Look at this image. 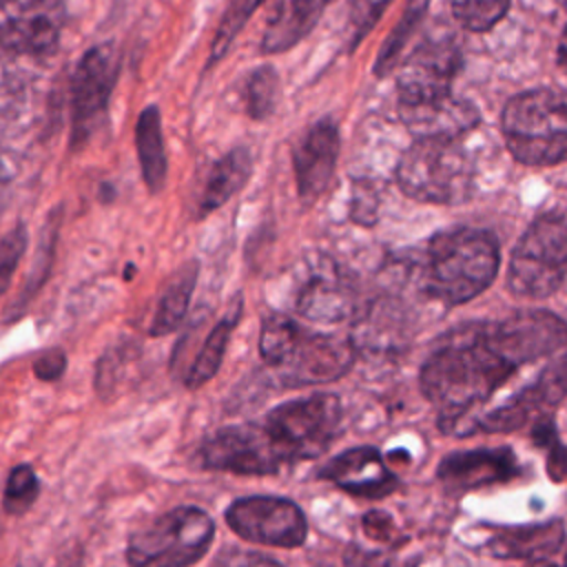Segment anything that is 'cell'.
<instances>
[{
    "instance_id": "cell-35",
    "label": "cell",
    "mask_w": 567,
    "mask_h": 567,
    "mask_svg": "<svg viewBox=\"0 0 567 567\" xmlns=\"http://www.w3.org/2000/svg\"><path fill=\"white\" fill-rule=\"evenodd\" d=\"M346 567H390V558L379 551H368L359 545H350L343 556Z\"/></svg>"
},
{
    "instance_id": "cell-2",
    "label": "cell",
    "mask_w": 567,
    "mask_h": 567,
    "mask_svg": "<svg viewBox=\"0 0 567 567\" xmlns=\"http://www.w3.org/2000/svg\"><path fill=\"white\" fill-rule=\"evenodd\" d=\"M498 272V244L492 233L478 228H452L430 239L423 288L445 303L458 306L481 295Z\"/></svg>"
},
{
    "instance_id": "cell-36",
    "label": "cell",
    "mask_w": 567,
    "mask_h": 567,
    "mask_svg": "<svg viewBox=\"0 0 567 567\" xmlns=\"http://www.w3.org/2000/svg\"><path fill=\"white\" fill-rule=\"evenodd\" d=\"M374 210H377V197L372 190L361 193V186H357V195L352 199V219L359 224H374Z\"/></svg>"
},
{
    "instance_id": "cell-16",
    "label": "cell",
    "mask_w": 567,
    "mask_h": 567,
    "mask_svg": "<svg viewBox=\"0 0 567 567\" xmlns=\"http://www.w3.org/2000/svg\"><path fill=\"white\" fill-rule=\"evenodd\" d=\"M354 359V350L346 339L334 334L301 332L295 354L284 365L286 377L297 383H326L341 377Z\"/></svg>"
},
{
    "instance_id": "cell-26",
    "label": "cell",
    "mask_w": 567,
    "mask_h": 567,
    "mask_svg": "<svg viewBox=\"0 0 567 567\" xmlns=\"http://www.w3.org/2000/svg\"><path fill=\"white\" fill-rule=\"evenodd\" d=\"M301 332L303 330L286 315H270L264 321L261 337H259V352L266 359V363L284 368L295 354Z\"/></svg>"
},
{
    "instance_id": "cell-4",
    "label": "cell",
    "mask_w": 567,
    "mask_h": 567,
    "mask_svg": "<svg viewBox=\"0 0 567 567\" xmlns=\"http://www.w3.org/2000/svg\"><path fill=\"white\" fill-rule=\"evenodd\" d=\"M472 182L474 164L458 140H414L396 166L399 188L416 202L458 204L470 197Z\"/></svg>"
},
{
    "instance_id": "cell-17",
    "label": "cell",
    "mask_w": 567,
    "mask_h": 567,
    "mask_svg": "<svg viewBox=\"0 0 567 567\" xmlns=\"http://www.w3.org/2000/svg\"><path fill=\"white\" fill-rule=\"evenodd\" d=\"M399 115L405 128L414 135V140H421V137L458 140L461 135H465L478 124V111L467 100H461L454 95H447L430 104L399 106Z\"/></svg>"
},
{
    "instance_id": "cell-11",
    "label": "cell",
    "mask_w": 567,
    "mask_h": 567,
    "mask_svg": "<svg viewBox=\"0 0 567 567\" xmlns=\"http://www.w3.org/2000/svg\"><path fill=\"white\" fill-rule=\"evenodd\" d=\"M461 69V51L450 38H430L403 60L396 89L399 106H419L452 95V80Z\"/></svg>"
},
{
    "instance_id": "cell-5",
    "label": "cell",
    "mask_w": 567,
    "mask_h": 567,
    "mask_svg": "<svg viewBox=\"0 0 567 567\" xmlns=\"http://www.w3.org/2000/svg\"><path fill=\"white\" fill-rule=\"evenodd\" d=\"M215 525L197 507H177L140 525L126 547L131 567H188L210 547Z\"/></svg>"
},
{
    "instance_id": "cell-1",
    "label": "cell",
    "mask_w": 567,
    "mask_h": 567,
    "mask_svg": "<svg viewBox=\"0 0 567 567\" xmlns=\"http://www.w3.org/2000/svg\"><path fill=\"white\" fill-rule=\"evenodd\" d=\"M560 354V334L540 310H520L503 321L452 334L421 370V390L436 405L441 427L476 430L481 405L523 368Z\"/></svg>"
},
{
    "instance_id": "cell-3",
    "label": "cell",
    "mask_w": 567,
    "mask_h": 567,
    "mask_svg": "<svg viewBox=\"0 0 567 567\" xmlns=\"http://www.w3.org/2000/svg\"><path fill=\"white\" fill-rule=\"evenodd\" d=\"M509 153L532 166H547L567 157V93L532 89L514 95L501 117Z\"/></svg>"
},
{
    "instance_id": "cell-39",
    "label": "cell",
    "mask_w": 567,
    "mask_h": 567,
    "mask_svg": "<svg viewBox=\"0 0 567 567\" xmlns=\"http://www.w3.org/2000/svg\"><path fill=\"white\" fill-rule=\"evenodd\" d=\"M536 567H556V565H549V563H545V565H536Z\"/></svg>"
},
{
    "instance_id": "cell-34",
    "label": "cell",
    "mask_w": 567,
    "mask_h": 567,
    "mask_svg": "<svg viewBox=\"0 0 567 567\" xmlns=\"http://www.w3.org/2000/svg\"><path fill=\"white\" fill-rule=\"evenodd\" d=\"M64 368H66V357H64L62 350H47V352H42V354L35 359V363H33V372H35V377L42 379V381H55V379H60L62 372H64Z\"/></svg>"
},
{
    "instance_id": "cell-31",
    "label": "cell",
    "mask_w": 567,
    "mask_h": 567,
    "mask_svg": "<svg viewBox=\"0 0 567 567\" xmlns=\"http://www.w3.org/2000/svg\"><path fill=\"white\" fill-rule=\"evenodd\" d=\"M38 498V476L29 465H18L11 470L4 487V512L22 514Z\"/></svg>"
},
{
    "instance_id": "cell-20",
    "label": "cell",
    "mask_w": 567,
    "mask_h": 567,
    "mask_svg": "<svg viewBox=\"0 0 567 567\" xmlns=\"http://www.w3.org/2000/svg\"><path fill=\"white\" fill-rule=\"evenodd\" d=\"M330 2L332 0H290V4L284 7L281 13L266 29L259 51L281 53L292 49L315 29V24L319 22L321 13Z\"/></svg>"
},
{
    "instance_id": "cell-30",
    "label": "cell",
    "mask_w": 567,
    "mask_h": 567,
    "mask_svg": "<svg viewBox=\"0 0 567 567\" xmlns=\"http://www.w3.org/2000/svg\"><path fill=\"white\" fill-rule=\"evenodd\" d=\"M390 2L392 0H350L346 22L348 51H354L361 44V40L372 31Z\"/></svg>"
},
{
    "instance_id": "cell-9",
    "label": "cell",
    "mask_w": 567,
    "mask_h": 567,
    "mask_svg": "<svg viewBox=\"0 0 567 567\" xmlns=\"http://www.w3.org/2000/svg\"><path fill=\"white\" fill-rule=\"evenodd\" d=\"M202 461L210 470L235 474H275L290 463L266 423H241L217 430L202 445Z\"/></svg>"
},
{
    "instance_id": "cell-8",
    "label": "cell",
    "mask_w": 567,
    "mask_h": 567,
    "mask_svg": "<svg viewBox=\"0 0 567 567\" xmlns=\"http://www.w3.org/2000/svg\"><path fill=\"white\" fill-rule=\"evenodd\" d=\"M120 73V53L104 42L89 49L71 75V146H82L102 124Z\"/></svg>"
},
{
    "instance_id": "cell-19",
    "label": "cell",
    "mask_w": 567,
    "mask_h": 567,
    "mask_svg": "<svg viewBox=\"0 0 567 567\" xmlns=\"http://www.w3.org/2000/svg\"><path fill=\"white\" fill-rule=\"evenodd\" d=\"M565 529L560 520L527 525V527H509L501 529L489 538V551L498 558H527L540 560L556 554L563 545Z\"/></svg>"
},
{
    "instance_id": "cell-6",
    "label": "cell",
    "mask_w": 567,
    "mask_h": 567,
    "mask_svg": "<svg viewBox=\"0 0 567 567\" xmlns=\"http://www.w3.org/2000/svg\"><path fill=\"white\" fill-rule=\"evenodd\" d=\"M567 275V221L558 215L534 219L512 250L507 288L516 297L543 299Z\"/></svg>"
},
{
    "instance_id": "cell-41",
    "label": "cell",
    "mask_w": 567,
    "mask_h": 567,
    "mask_svg": "<svg viewBox=\"0 0 567 567\" xmlns=\"http://www.w3.org/2000/svg\"><path fill=\"white\" fill-rule=\"evenodd\" d=\"M565 565H567V558H565Z\"/></svg>"
},
{
    "instance_id": "cell-21",
    "label": "cell",
    "mask_w": 567,
    "mask_h": 567,
    "mask_svg": "<svg viewBox=\"0 0 567 567\" xmlns=\"http://www.w3.org/2000/svg\"><path fill=\"white\" fill-rule=\"evenodd\" d=\"M252 173V157L250 151L244 146L233 148L230 153H226L210 171L202 199H199V213L206 215L215 208H219L221 204H226L233 195H237L244 184L248 182Z\"/></svg>"
},
{
    "instance_id": "cell-27",
    "label": "cell",
    "mask_w": 567,
    "mask_h": 567,
    "mask_svg": "<svg viewBox=\"0 0 567 567\" xmlns=\"http://www.w3.org/2000/svg\"><path fill=\"white\" fill-rule=\"evenodd\" d=\"M264 0H230L213 38L210 44V58L208 64L219 62L226 51L230 49V44L235 42V38L239 35V31L244 29V24L250 20V16L261 7Z\"/></svg>"
},
{
    "instance_id": "cell-28",
    "label": "cell",
    "mask_w": 567,
    "mask_h": 567,
    "mask_svg": "<svg viewBox=\"0 0 567 567\" xmlns=\"http://www.w3.org/2000/svg\"><path fill=\"white\" fill-rule=\"evenodd\" d=\"M279 97V75L272 66H259L250 73L244 89L246 111L252 120H266Z\"/></svg>"
},
{
    "instance_id": "cell-22",
    "label": "cell",
    "mask_w": 567,
    "mask_h": 567,
    "mask_svg": "<svg viewBox=\"0 0 567 567\" xmlns=\"http://www.w3.org/2000/svg\"><path fill=\"white\" fill-rule=\"evenodd\" d=\"M135 146L144 184L151 193H159L166 182V151L162 137V117L157 106H146L135 124Z\"/></svg>"
},
{
    "instance_id": "cell-42",
    "label": "cell",
    "mask_w": 567,
    "mask_h": 567,
    "mask_svg": "<svg viewBox=\"0 0 567 567\" xmlns=\"http://www.w3.org/2000/svg\"><path fill=\"white\" fill-rule=\"evenodd\" d=\"M565 7H567V0H565Z\"/></svg>"
},
{
    "instance_id": "cell-23",
    "label": "cell",
    "mask_w": 567,
    "mask_h": 567,
    "mask_svg": "<svg viewBox=\"0 0 567 567\" xmlns=\"http://www.w3.org/2000/svg\"><path fill=\"white\" fill-rule=\"evenodd\" d=\"M195 281H197V264L188 261L177 272L173 284L166 288L164 297L159 299L157 312H155L153 323H151V334L153 337L168 334V332H173L182 323V319H184V315L188 310V303H190V295H193Z\"/></svg>"
},
{
    "instance_id": "cell-7",
    "label": "cell",
    "mask_w": 567,
    "mask_h": 567,
    "mask_svg": "<svg viewBox=\"0 0 567 567\" xmlns=\"http://www.w3.org/2000/svg\"><path fill=\"white\" fill-rule=\"evenodd\" d=\"M341 403L332 394H312L277 405L266 425L290 461L323 452L341 427Z\"/></svg>"
},
{
    "instance_id": "cell-24",
    "label": "cell",
    "mask_w": 567,
    "mask_h": 567,
    "mask_svg": "<svg viewBox=\"0 0 567 567\" xmlns=\"http://www.w3.org/2000/svg\"><path fill=\"white\" fill-rule=\"evenodd\" d=\"M239 312H241V301L237 297L233 312H228L221 321H217V326L208 332V337H206L199 354L195 357L193 365L188 368V372H186V385L188 388L204 385L219 370L224 352H226V343L233 334V328L237 326Z\"/></svg>"
},
{
    "instance_id": "cell-10",
    "label": "cell",
    "mask_w": 567,
    "mask_h": 567,
    "mask_svg": "<svg viewBox=\"0 0 567 567\" xmlns=\"http://www.w3.org/2000/svg\"><path fill=\"white\" fill-rule=\"evenodd\" d=\"M226 523L237 536L275 547H299L308 534L303 512L279 496L239 498L226 509Z\"/></svg>"
},
{
    "instance_id": "cell-32",
    "label": "cell",
    "mask_w": 567,
    "mask_h": 567,
    "mask_svg": "<svg viewBox=\"0 0 567 567\" xmlns=\"http://www.w3.org/2000/svg\"><path fill=\"white\" fill-rule=\"evenodd\" d=\"M27 248V230L24 226H16L13 230H9L2 237V246H0V277H2V290H7L9 279L13 275V268L18 266L22 252Z\"/></svg>"
},
{
    "instance_id": "cell-14",
    "label": "cell",
    "mask_w": 567,
    "mask_h": 567,
    "mask_svg": "<svg viewBox=\"0 0 567 567\" xmlns=\"http://www.w3.org/2000/svg\"><path fill=\"white\" fill-rule=\"evenodd\" d=\"M319 476L363 498H383L396 487V476L385 467L374 447L346 450L343 454L330 458L321 467Z\"/></svg>"
},
{
    "instance_id": "cell-38",
    "label": "cell",
    "mask_w": 567,
    "mask_h": 567,
    "mask_svg": "<svg viewBox=\"0 0 567 567\" xmlns=\"http://www.w3.org/2000/svg\"><path fill=\"white\" fill-rule=\"evenodd\" d=\"M18 567H38V565H35V563H31V560H29V563H20V565H18Z\"/></svg>"
},
{
    "instance_id": "cell-13",
    "label": "cell",
    "mask_w": 567,
    "mask_h": 567,
    "mask_svg": "<svg viewBox=\"0 0 567 567\" xmlns=\"http://www.w3.org/2000/svg\"><path fill=\"white\" fill-rule=\"evenodd\" d=\"M339 155V128L332 120L315 122L292 146L297 190L303 202L317 199L330 184Z\"/></svg>"
},
{
    "instance_id": "cell-29",
    "label": "cell",
    "mask_w": 567,
    "mask_h": 567,
    "mask_svg": "<svg viewBox=\"0 0 567 567\" xmlns=\"http://www.w3.org/2000/svg\"><path fill=\"white\" fill-rule=\"evenodd\" d=\"M509 0H452L454 18L467 31H489L496 22L505 18Z\"/></svg>"
},
{
    "instance_id": "cell-15",
    "label": "cell",
    "mask_w": 567,
    "mask_h": 567,
    "mask_svg": "<svg viewBox=\"0 0 567 567\" xmlns=\"http://www.w3.org/2000/svg\"><path fill=\"white\" fill-rule=\"evenodd\" d=\"M518 474L512 450H465L445 456L439 463V478L447 489L467 492L483 485L505 483Z\"/></svg>"
},
{
    "instance_id": "cell-12",
    "label": "cell",
    "mask_w": 567,
    "mask_h": 567,
    "mask_svg": "<svg viewBox=\"0 0 567 567\" xmlns=\"http://www.w3.org/2000/svg\"><path fill=\"white\" fill-rule=\"evenodd\" d=\"M66 0H0V38L7 53L44 55L58 47Z\"/></svg>"
},
{
    "instance_id": "cell-33",
    "label": "cell",
    "mask_w": 567,
    "mask_h": 567,
    "mask_svg": "<svg viewBox=\"0 0 567 567\" xmlns=\"http://www.w3.org/2000/svg\"><path fill=\"white\" fill-rule=\"evenodd\" d=\"M55 230H58V224L51 228V224L47 226V233H44V239L40 244V255L35 259V266L33 270L29 272V281L24 286V292H22V299H20V306L42 286V281L47 279V272H49V266H51V257H53V246H55Z\"/></svg>"
},
{
    "instance_id": "cell-40",
    "label": "cell",
    "mask_w": 567,
    "mask_h": 567,
    "mask_svg": "<svg viewBox=\"0 0 567 567\" xmlns=\"http://www.w3.org/2000/svg\"><path fill=\"white\" fill-rule=\"evenodd\" d=\"M321 567H328V565H321Z\"/></svg>"
},
{
    "instance_id": "cell-18",
    "label": "cell",
    "mask_w": 567,
    "mask_h": 567,
    "mask_svg": "<svg viewBox=\"0 0 567 567\" xmlns=\"http://www.w3.org/2000/svg\"><path fill=\"white\" fill-rule=\"evenodd\" d=\"M352 308L354 295L350 286L337 275V270L328 261L308 277L306 286L299 290L297 297L299 315L319 323H337L346 319Z\"/></svg>"
},
{
    "instance_id": "cell-25",
    "label": "cell",
    "mask_w": 567,
    "mask_h": 567,
    "mask_svg": "<svg viewBox=\"0 0 567 567\" xmlns=\"http://www.w3.org/2000/svg\"><path fill=\"white\" fill-rule=\"evenodd\" d=\"M430 0H410L403 16L399 18V22L394 24V29L390 31V35L385 38V42L379 49V55L374 60V75L383 78L390 71H394V66L399 64L403 49L408 44V40L416 33V29L421 27L425 11H427Z\"/></svg>"
},
{
    "instance_id": "cell-37",
    "label": "cell",
    "mask_w": 567,
    "mask_h": 567,
    "mask_svg": "<svg viewBox=\"0 0 567 567\" xmlns=\"http://www.w3.org/2000/svg\"><path fill=\"white\" fill-rule=\"evenodd\" d=\"M558 62H560V66L567 69V31L563 33L560 44H558Z\"/></svg>"
}]
</instances>
